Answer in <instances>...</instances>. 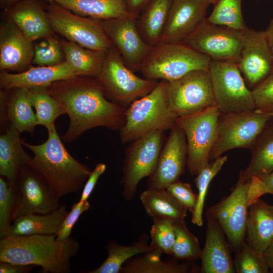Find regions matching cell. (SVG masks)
Here are the masks:
<instances>
[{
  "mask_svg": "<svg viewBox=\"0 0 273 273\" xmlns=\"http://www.w3.org/2000/svg\"><path fill=\"white\" fill-rule=\"evenodd\" d=\"M49 93L65 109L69 125L62 137L70 143L97 127L119 130L125 121L126 109L110 101L95 77L78 75L53 82Z\"/></svg>",
  "mask_w": 273,
  "mask_h": 273,
  "instance_id": "obj_1",
  "label": "cell"
},
{
  "mask_svg": "<svg viewBox=\"0 0 273 273\" xmlns=\"http://www.w3.org/2000/svg\"><path fill=\"white\" fill-rule=\"evenodd\" d=\"M47 140L39 145L22 141L33 153L30 163L49 185L55 197L78 192L85 185L91 172L67 150L55 125L47 127Z\"/></svg>",
  "mask_w": 273,
  "mask_h": 273,
  "instance_id": "obj_2",
  "label": "cell"
},
{
  "mask_svg": "<svg viewBox=\"0 0 273 273\" xmlns=\"http://www.w3.org/2000/svg\"><path fill=\"white\" fill-rule=\"evenodd\" d=\"M79 249L73 238L58 241L56 235H8L0 240V262L39 266L43 273H68L70 259Z\"/></svg>",
  "mask_w": 273,
  "mask_h": 273,
  "instance_id": "obj_3",
  "label": "cell"
},
{
  "mask_svg": "<svg viewBox=\"0 0 273 273\" xmlns=\"http://www.w3.org/2000/svg\"><path fill=\"white\" fill-rule=\"evenodd\" d=\"M167 85V81L161 80L151 92L126 109L125 123L119 130L122 143H130L151 131H165L175 125L178 116L170 107Z\"/></svg>",
  "mask_w": 273,
  "mask_h": 273,
  "instance_id": "obj_4",
  "label": "cell"
},
{
  "mask_svg": "<svg viewBox=\"0 0 273 273\" xmlns=\"http://www.w3.org/2000/svg\"><path fill=\"white\" fill-rule=\"evenodd\" d=\"M211 60L182 42H159L152 47L139 71L146 78L171 81L192 71L208 70Z\"/></svg>",
  "mask_w": 273,
  "mask_h": 273,
  "instance_id": "obj_5",
  "label": "cell"
},
{
  "mask_svg": "<svg viewBox=\"0 0 273 273\" xmlns=\"http://www.w3.org/2000/svg\"><path fill=\"white\" fill-rule=\"evenodd\" d=\"M96 78L101 83L107 98L125 109L133 102L151 92L159 82L136 75L113 46L106 52Z\"/></svg>",
  "mask_w": 273,
  "mask_h": 273,
  "instance_id": "obj_6",
  "label": "cell"
},
{
  "mask_svg": "<svg viewBox=\"0 0 273 273\" xmlns=\"http://www.w3.org/2000/svg\"><path fill=\"white\" fill-rule=\"evenodd\" d=\"M272 118L271 112L256 109L253 111L221 113L217 122L210 161L233 149H251Z\"/></svg>",
  "mask_w": 273,
  "mask_h": 273,
  "instance_id": "obj_7",
  "label": "cell"
},
{
  "mask_svg": "<svg viewBox=\"0 0 273 273\" xmlns=\"http://www.w3.org/2000/svg\"><path fill=\"white\" fill-rule=\"evenodd\" d=\"M221 112L215 105L199 112L178 117L176 124L184 132L188 148L187 166L197 175L210 161L218 118Z\"/></svg>",
  "mask_w": 273,
  "mask_h": 273,
  "instance_id": "obj_8",
  "label": "cell"
},
{
  "mask_svg": "<svg viewBox=\"0 0 273 273\" xmlns=\"http://www.w3.org/2000/svg\"><path fill=\"white\" fill-rule=\"evenodd\" d=\"M216 106L221 113L256 109L237 63L211 60L208 70Z\"/></svg>",
  "mask_w": 273,
  "mask_h": 273,
  "instance_id": "obj_9",
  "label": "cell"
},
{
  "mask_svg": "<svg viewBox=\"0 0 273 273\" xmlns=\"http://www.w3.org/2000/svg\"><path fill=\"white\" fill-rule=\"evenodd\" d=\"M164 132L151 131L130 142L126 148L121 181L126 200L133 199L140 180L154 172L162 148Z\"/></svg>",
  "mask_w": 273,
  "mask_h": 273,
  "instance_id": "obj_10",
  "label": "cell"
},
{
  "mask_svg": "<svg viewBox=\"0 0 273 273\" xmlns=\"http://www.w3.org/2000/svg\"><path fill=\"white\" fill-rule=\"evenodd\" d=\"M47 15L52 29L68 40L86 49L106 52L113 46L98 20L75 14L53 2Z\"/></svg>",
  "mask_w": 273,
  "mask_h": 273,
  "instance_id": "obj_11",
  "label": "cell"
},
{
  "mask_svg": "<svg viewBox=\"0 0 273 273\" xmlns=\"http://www.w3.org/2000/svg\"><path fill=\"white\" fill-rule=\"evenodd\" d=\"M167 96L170 107L178 117L216 105L208 70L192 71L168 81Z\"/></svg>",
  "mask_w": 273,
  "mask_h": 273,
  "instance_id": "obj_12",
  "label": "cell"
},
{
  "mask_svg": "<svg viewBox=\"0 0 273 273\" xmlns=\"http://www.w3.org/2000/svg\"><path fill=\"white\" fill-rule=\"evenodd\" d=\"M244 41V30L217 25L206 19L182 42L211 60L237 63Z\"/></svg>",
  "mask_w": 273,
  "mask_h": 273,
  "instance_id": "obj_13",
  "label": "cell"
},
{
  "mask_svg": "<svg viewBox=\"0 0 273 273\" xmlns=\"http://www.w3.org/2000/svg\"><path fill=\"white\" fill-rule=\"evenodd\" d=\"M30 161L21 168L15 185L16 198L13 220L30 214H46L60 206L59 200Z\"/></svg>",
  "mask_w": 273,
  "mask_h": 273,
  "instance_id": "obj_14",
  "label": "cell"
},
{
  "mask_svg": "<svg viewBox=\"0 0 273 273\" xmlns=\"http://www.w3.org/2000/svg\"><path fill=\"white\" fill-rule=\"evenodd\" d=\"M249 183L238 180L229 196L207 210L217 221L233 251H236L245 241L249 209Z\"/></svg>",
  "mask_w": 273,
  "mask_h": 273,
  "instance_id": "obj_15",
  "label": "cell"
},
{
  "mask_svg": "<svg viewBox=\"0 0 273 273\" xmlns=\"http://www.w3.org/2000/svg\"><path fill=\"white\" fill-rule=\"evenodd\" d=\"M98 21L127 66L132 71L140 70L152 46L140 34L137 17L128 14L117 18Z\"/></svg>",
  "mask_w": 273,
  "mask_h": 273,
  "instance_id": "obj_16",
  "label": "cell"
},
{
  "mask_svg": "<svg viewBox=\"0 0 273 273\" xmlns=\"http://www.w3.org/2000/svg\"><path fill=\"white\" fill-rule=\"evenodd\" d=\"M187 142L183 130L176 124L171 129L159 154L156 167L148 180V188L166 189L179 181L187 165Z\"/></svg>",
  "mask_w": 273,
  "mask_h": 273,
  "instance_id": "obj_17",
  "label": "cell"
},
{
  "mask_svg": "<svg viewBox=\"0 0 273 273\" xmlns=\"http://www.w3.org/2000/svg\"><path fill=\"white\" fill-rule=\"evenodd\" d=\"M251 86H255L273 71V59L264 31L246 27L244 30V41L237 63Z\"/></svg>",
  "mask_w": 273,
  "mask_h": 273,
  "instance_id": "obj_18",
  "label": "cell"
},
{
  "mask_svg": "<svg viewBox=\"0 0 273 273\" xmlns=\"http://www.w3.org/2000/svg\"><path fill=\"white\" fill-rule=\"evenodd\" d=\"M209 5L199 0H172L159 42H180L206 19Z\"/></svg>",
  "mask_w": 273,
  "mask_h": 273,
  "instance_id": "obj_19",
  "label": "cell"
},
{
  "mask_svg": "<svg viewBox=\"0 0 273 273\" xmlns=\"http://www.w3.org/2000/svg\"><path fill=\"white\" fill-rule=\"evenodd\" d=\"M205 243L201 251L200 271L202 273L235 272L231 248L216 219L206 212Z\"/></svg>",
  "mask_w": 273,
  "mask_h": 273,
  "instance_id": "obj_20",
  "label": "cell"
},
{
  "mask_svg": "<svg viewBox=\"0 0 273 273\" xmlns=\"http://www.w3.org/2000/svg\"><path fill=\"white\" fill-rule=\"evenodd\" d=\"M79 75L76 70L66 60L54 66H38L26 70L11 73L2 71L0 74V86L4 89L15 88H30L46 87L55 81Z\"/></svg>",
  "mask_w": 273,
  "mask_h": 273,
  "instance_id": "obj_21",
  "label": "cell"
},
{
  "mask_svg": "<svg viewBox=\"0 0 273 273\" xmlns=\"http://www.w3.org/2000/svg\"><path fill=\"white\" fill-rule=\"evenodd\" d=\"M32 42L13 22L3 24L0 30V69L26 70L34 56Z\"/></svg>",
  "mask_w": 273,
  "mask_h": 273,
  "instance_id": "obj_22",
  "label": "cell"
},
{
  "mask_svg": "<svg viewBox=\"0 0 273 273\" xmlns=\"http://www.w3.org/2000/svg\"><path fill=\"white\" fill-rule=\"evenodd\" d=\"M1 92V124L5 119L10 122L20 133L26 131L34 133L37 125L35 114L27 96L26 89L15 88Z\"/></svg>",
  "mask_w": 273,
  "mask_h": 273,
  "instance_id": "obj_23",
  "label": "cell"
},
{
  "mask_svg": "<svg viewBox=\"0 0 273 273\" xmlns=\"http://www.w3.org/2000/svg\"><path fill=\"white\" fill-rule=\"evenodd\" d=\"M246 242L262 254L273 241V212L259 199L249 206Z\"/></svg>",
  "mask_w": 273,
  "mask_h": 273,
  "instance_id": "obj_24",
  "label": "cell"
},
{
  "mask_svg": "<svg viewBox=\"0 0 273 273\" xmlns=\"http://www.w3.org/2000/svg\"><path fill=\"white\" fill-rule=\"evenodd\" d=\"M20 132L9 125L0 136V174L15 185L21 168L31 159L22 146Z\"/></svg>",
  "mask_w": 273,
  "mask_h": 273,
  "instance_id": "obj_25",
  "label": "cell"
},
{
  "mask_svg": "<svg viewBox=\"0 0 273 273\" xmlns=\"http://www.w3.org/2000/svg\"><path fill=\"white\" fill-rule=\"evenodd\" d=\"M66 206L60 205L46 214H30L15 218L8 235H57L68 213Z\"/></svg>",
  "mask_w": 273,
  "mask_h": 273,
  "instance_id": "obj_26",
  "label": "cell"
},
{
  "mask_svg": "<svg viewBox=\"0 0 273 273\" xmlns=\"http://www.w3.org/2000/svg\"><path fill=\"white\" fill-rule=\"evenodd\" d=\"M140 200L147 214L153 219L167 220L174 223L185 220L187 208L166 189L143 191Z\"/></svg>",
  "mask_w": 273,
  "mask_h": 273,
  "instance_id": "obj_27",
  "label": "cell"
},
{
  "mask_svg": "<svg viewBox=\"0 0 273 273\" xmlns=\"http://www.w3.org/2000/svg\"><path fill=\"white\" fill-rule=\"evenodd\" d=\"M72 13L97 20L117 18L129 14L125 0H48Z\"/></svg>",
  "mask_w": 273,
  "mask_h": 273,
  "instance_id": "obj_28",
  "label": "cell"
},
{
  "mask_svg": "<svg viewBox=\"0 0 273 273\" xmlns=\"http://www.w3.org/2000/svg\"><path fill=\"white\" fill-rule=\"evenodd\" d=\"M163 253L158 249L135 255L127 260L120 273H189L196 271L192 262L178 263L173 260L163 261Z\"/></svg>",
  "mask_w": 273,
  "mask_h": 273,
  "instance_id": "obj_29",
  "label": "cell"
},
{
  "mask_svg": "<svg viewBox=\"0 0 273 273\" xmlns=\"http://www.w3.org/2000/svg\"><path fill=\"white\" fill-rule=\"evenodd\" d=\"M172 0H150L137 17L139 31L150 46L159 43Z\"/></svg>",
  "mask_w": 273,
  "mask_h": 273,
  "instance_id": "obj_30",
  "label": "cell"
},
{
  "mask_svg": "<svg viewBox=\"0 0 273 273\" xmlns=\"http://www.w3.org/2000/svg\"><path fill=\"white\" fill-rule=\"evenodd\" d=\"M265 128L251 148V159L240 171L238 180L248 182L253 176L260 177L273 170V127Z\"/></svg>",
  "mask_w": 273,
  "mask_h": 273,
  "instance_id": "obj_31",
  "label": "cell"
},
{
  "mask_svg": "<svg viewBox=\"0 0 273 273\" xmlns=\"http://www.w3.org/2000/svg\"><path fill=\"white\" fill-rule=\"evenodd\" d=\"M149 237L144 233L138 241L129 245H119L115 241H110L105 248L108 252L106 260L99 267L88 273H118L123 264L130 258L151 251L155 248L148 244Z\"/></svg>",
  "mask_w": 273,
  "mask_h": 273,
  "instance_id": "obj_32",
  "label": "cell"
},
{
  "mask_svg": "<svg viewBox=\"0 0 273 273\" xmlns=\"http://www.w3.org/2000/svg\"><path fill=\"white\" fill-rule=\"evenodd\" d=\"M13 22L31 41L47 37L52 28L47 15L38 7L25 4L16 8L11 16Z\"/></svg>",
  "mask_w": 273,
  "mask_h": 273,
  "instance_id": "obj_33",
  "label": "cell"
},
{
  "mask_svg": "<svg viewBox=\"0 0 273 273\" xmlns=\"http://www.w3.org/2000/svg\"><path fill=\"white\" fill-rule=\"evenodd\" d=\"M60 42L66 60L79 75L97 77L101 70L106 52L86 49L70 40L62 39Z\"/></svg>",
  "mask_w": 273,
  "mask_h": 273,
  "instance_id": "obj_34",
  "label": "cell"
},
{
  "mask_svg": "<svg viewBox=\"0 0 273 273\" xmlns=\"http://www.w3.org/2000/svg\"><path fill=\"white\" fill-rule=\"evenodd\" d=\"M26 93L31 106L35 109L37 125L47 128L55 124L59 116L66 114L63 107L49 93L47 86L27 88Z\"/></svg>",
  "mask_w": 273,
  "mask_h": 273,
  "instance_id": "obj_35",
  "label": "cell"
},
{
  "mask_svg": "<svg viewBox=\"0 0 273 273\" xmlns=\"http://www.w3.org/2000/svg\"><path fill=\"white\" fill-rule=\"evenodd\" d=\"M242 0H217L207 18L210 22L229 28L243 30L245 25L242 11Z\"/></svg>",
  "mask_w": 273,
  "mask_h": 273,
  "instance_id": "obj_36",
  "label": "cell"
},
{
  "mask_svg": "<svg viewBox=\"0 0 273 273\" xmlns=\"http://www.w3.org/2000/svg\"><path fill=\"white\" fill-rule=\"evenodd\" d=\"M226 156H220L209 162L197 175L195 179L198 193L197 204L192 217L193 224L203 225V211L208 186L212 178L217 174L225 163Z\"/></svg>",
  "mask_w": 273,
  "mask_h": 273,
  "instance_id": "obj_37",
  "label": "cell"
},
{
  "mask_svg": "<svg viewBox=\"0 0 273 273\" xmlns=\"http://www.w3.org/2000/svg\"><path fill=\"white\" fill-rule=\"evenodd\" d=\"M174 225L175 239L171 255L189 262L200 258L202 250L198 239L188 230L185 220L175 222Z\"/></svg>",
  "mask_w": 273,
  "mask_h": 273,
  "instance_id": "obj_38",
  "label": "cell"
},
{
  "mask_svg": "<svg viewBox=\"0 0 273 273\" xmlns=\"http://www.w3.org/2000/svg\"><path fill=\"white\" fill-rule=\"evenodd\" d=\"M233 260L235 272L267 273L269 267L262 254L251 247L246 241L243 242Z\"/></svg>",
  "mask_w": 273,
  "mask_h": 273,
  "instance_id": "obj_39",
  "label": "cell"
},
{
  "mask_svg": "<svg viewBox=\"0 0 273 273\" xmlns=\"http://www.w3.org/2000/svg\"><path fill=\"white\" fill-rule=\"evenodd\" d=\"M16 198L15 185L1 176L0 178V237L8 235L13 222V214Z\"/></svg>",
  "mask_w": 273,
  "mask_h": 273,
  "instance_id": "obj_40",
  "label": "cell"
},
{
  "mask_svg": "<svg viewBox=\"0 0 273 273\" xmlns=\"http://www.w3.org/2000/svg\"><path fill=\"white\" fill-rule=\"evenodd\" d=\"M153 221L150 230V246L171 255L175 239L174 223L164 219H153Z\"/></svg>",
  "mask_w": 273,
  "mask_h": 273,
  "instance_id": "obj_41",
  "label": "cell"
},
{
  "mask_svg": "<svg viewBox=\"0 0 273 273\" xmlns=\"http://www.w3.org/2000/svg\"><path fill=\"white\" fill-rule=\"evenodd\" d=\"M63 54L61 42L55 38L49 37L36 44L32 62L38 66H54L63 62Z\"/></svg>",
  "mask_w": 273,
  "mask_h": 273,
  "instance_id": "obj_42",
  "label": "cell"
},
{
  "mask_svg": "<svg viewBox=\"0 0 273 273\" xmlns=\"http://www.w3.org/2000/svg\"><path fill=\"white\" fill-rule=\"evenodd\" d=\"M256 109L273 111V71L252 90Z\"/></svg>",
  "mask_w": 273,
  "mask_h": 273,
  "instance_id": "obj_43",
  "label": "cell"
},
{
  "mask_svg": "<svg viewBox=\"0 0 273 273\" xmlns=\"http://www.w3.org/2000/svg\"><path fill=\"white\" fill-rule=\"evenodd\" d=\"M266 194L273 195V170L265 175L253 176L249 181L247 190L249 206Z\"/></svg>",
  "mask_w": 273,
  "mask_h": 273,
  "instance_id": "obj_44",
  "label": "cell"
},
{
  "mask_svg": "<svg viewBox=\"0 0 273 273\" xmlns=\"http://www.w3.org/2000/svg\"><path fill=\"white\" fill-rule=\"evenodd\" d=\"M166 189L192 214L193 213L197 204L198 195L193 192L189 184L179 180L170 185Z\"/></svg>",
  "mask_w": 273,
  "mask_h": 273,
  "instance_id": "obj_45",
  "label": "cell"
},
{
  "mask_svg": "<svg viewBox=\"0 0 273 273\" xmlns=\"http://www.w3.org/2000/svg\"><path fill=\"white\" fill-rule=\"evenodd\" d=\"M90 207L88 201H80L74 204L65 217L61 229L56 235V239L58 241H64L69 238L72 228L81 215L84 211Z\"/></svg>",
  "mask_w": 273,
  "mask_h": 273,
  "instance_id": "obj_46",
  "label": "cell"
},
{
  "mask_svg": "<svg viewBox=\"0 0 273 273\" xmlns=\"http://www.w3.org/2000/svg\"><path fill=\"white\" fill-rule=\"evenodd\" d=\"M106 165L103 163H98L94 169L91 171L84 186L80 201H85L88 200L93 191L99 177L106 169Z\"/></svg>",
  "mask_w": 273,
  "mask_h": 273,
  "instance_id": "obj_47",
  "label": "cell"
},
{
  "mask_svg": "<svg viewBox=\"0 0 273 273\" xmlns=\"http://www.w3.org/2000/svg\"><path fill=\"white\" fill-rule=\"evenodd\" d=\"M34 267L33 265H24L6 262H0L1 273H27Z\"/></svg>",
  "mask_w": 273,
  "mask_h": 273,
  "instance_id": "obj_48",
  "label": "cell"
},
{
  "mask_svg": "<svg viewBox=\"0 0 273 273\" xmlns=\"http://www.w3.org/2000/svg\"><path fill=\"white\" fill-rule=\"evenodd\" d=\"M150 0H125L129 14L138 17Z\"/></svg>",
  "mask_w": 273,
  "mask_h": 273,
  "instance_id": "obj_49",
  "label": "cell"
},
{
  "mask_svg": "<svg viewBox=\"0 0 273 273\" xmlns=\"http://www.w3.org/2000/svg\"><path fill=\"white\" fill-rule=\"evenodd\" d=\"M264 33L273 59V19L270 21Z\"/></svg>",
  "mask_w": 273,
  "mask_h": 273,
  "instance_id": "obj_50",
  "label": "cell"
},
{
  "mask_svg": "<svg viewBox=\"0 0 273 273\" xmlns=\"http://www.w3.org/2000/svg\"><path fill=\"white\" fill-rule=\"evenodd\" d=\"M262 256L269 268L273 269V241L263 252Z\"/></svg>",
  "mask_w": 273,
  "mask_h": 273,
  "instance_id": "obj_51",
  "label": "cell"
},
{
  "mask_svg": "<svg viewBox=\"0 0 273 273\" xmlns=\"http://www.w3.org/2000/svg\"><path fill=\"white\" fill-rule=\"evenodd\" d=\"M204 3H206L209 5L213 4L214 5L217 0H199Z\"/></svg>",
  "mask_w": 273,
  "mask_h": 273,
  "instance_id": "obj_52",
  "label": "cell"
},
{
  "mask_svg": "<svg viewBox=\"0 0 273 273\" xmlns=\"http://www.w3.org/2000/svg\"><path fill=\"white\" fill-rule=\"evenodd\" d=\"M15 0H2V1L4 3H12L13 2H14Z\"/></svg>",
  "mask_w": 273,
  "mask_h": 273,
  "instance_id": "obj_53",
  "label": "cell"
},
{
  "mask_svg": "<svg viewBox=\"0 0 273 273\" xmlns=\"http://www.w3.org/2000/svg\"><path fill=\"white\" fill-rule=\"evenodd\" d=\"M270 209H271V211H272V212H273V206H271V205H270Z\"/></svg>",
  "mask_w": 273,
  "mask_h": 273,
  "instance_id": "obj_54",
  "label": "cell"
},
{
  "mask_svg": "<svg viewBox=\"0 0 273 273\" xmlns=\"http://www.w3.org/2000/svg\"><path fill=\"white\" fill-rule=\"evenodd\" d=\"M273 114V111L271 112Z\"/></svg>",
  "mask_w": 273,
  "mask_h": 273,
  "instance_id": "obj_55",
  "label": "cell"
}]
</instances>
